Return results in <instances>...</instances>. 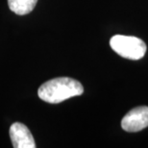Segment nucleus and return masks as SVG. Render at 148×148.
Instances as JSON below:
<instances>
[{
  "instance_id": "3",
  "label": "nucleus",
  "mask_w": 148,
  "mask_h": 148,
  "mask_svg": "<svg viewBox=\"0 0 148 148\" xmlns=\"http://www.w3.org/2000/svg\"><path fill=\"white\" fill-rule=\"evenodd\" d=\"M121 127L124 131L135 133L148 127V107L140 106L132 109L121 120Z\"/></svg>"
},
{
  "instance_id": "4",
  "label": "nucleus",
  "mask_w": 148,
  "mask_h": 148,
  "mask_svg": "<svg viewBox=\"0 0 148 148\" xmlns=\"http://www.w3.org/2000/svg\"><path fill=\"white\" fill-rule=\"evenodd\" d=\"M10 137L14 148H35L36 143L30 130L20 122H14L10 128Z\"/></svg>"
},
{
  "instance_id": "5",
  "label": "nucleus",
  "mask_w": 148,
  "mask_h": 148,
  "mask_svg": "<svg viewBox=\"0 0 148 148\" xmlns=\"http://www.w3.org/2000/svg\"><path fill=\"white\" fill-rule=\"evenodd\" d=\"M38 0H8V5L13 13L24 16L34 10Z\"/></svg>"
},
{
  "instance_id": "2",
  "label": "nucleus",
  "mask_w": 148,
  "mask_h": 148,
  "mask_svg": "<svg viewBox=\"0 0 148 148\" xmlns=\"http://www.w3.org/2000/svg\"><path fill=\"white\" fill-rule=\"evenodd\" d=\"M112 49L123 58L129 60H140L146 53L145 42L137 37L115 35L110 40Z\"/></svg>"
},
{
  "instance_id": "1",
  "label": "nucleus",
  "mask_w": 148,
  "mask_h": 148,
  "mask_svg": "<svg viewBox=\"0 0 148 148\" xmlns=\"http://www.w3.org/2000/svg\"><path fill=\"white\" fill-rule=\"evenodd\" d=\"M84 92L79 81L69 77H59L43 83L38 90V97L50 104H58Z\"/></svg>"
}]
</instances>
